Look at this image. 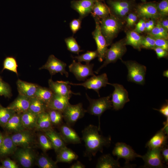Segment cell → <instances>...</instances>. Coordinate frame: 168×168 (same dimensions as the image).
I'll list each match as a JSON object with an SVG mask.
<instances>
[{
    "label": "cell",
    "mask_w": 168,
    "mask_h": 168,
    "mask_svg": "<svg viewBox=\"0 0 168 168\" xmlns=\"http://www.w3.org/2000/svg\"><path fill=\"white\" fill-rule=\"evenodd\" d=\"M100 131L98 127L90 124L82 131V139L86 148L84 156L90 161L98 152L102 153L104 147H109L111 144V137H104L100 134Z\"/></svg>",
    "instance_id": "1"
},
{
    "label": "cell",
    "mask_w": 168,
    "mask_h": 168,
    "mask_svg": "<svg viewBox=\"0 0 168 168\" xmlns=\"http://www.w3.org/2000/svg\"><path fill=\"white\" fill-rule=\"evenodd\" d=\"M100 22L101 32L109 46L122 29V22L119 18L111 13L101 19Z\"/></svg>",
    "instance_id": "2"
},
{
    "label": "cell",
    "mask_w": 168,
    "mask_h": 168,
    "mask_svg": "<svg viewBox=\"0 0 168 168\" xmlns=\"http://www.w3.org/2000/svg\"><path fill=\"white\" fill-rule=\"evenodd\" d=\"M121 60L127 68L128 81L138 84L144 85L145 81L146 67L135 61Z\"/></svg>",
    "instance_id": "3"
},
{
    "label": "cell",
    "mask_w": 168,
    "mask_h": 168,
    "mask_svg": "<svg viewBox=\"0 0 168 168\" xmlns=\"http://www.w3.org/2000/svg\"><path fill=\"white\" fill-rule=\"evenodd\" d=\"M86 98L89 103L86 112L91 115L97 116L98 117L99 124L98 128L100 130V117L103 113L107 110L112 108L110 99L111 95L95 99L90 98L86 93Z\"/></svg>",
    "instance_id": "4"
},
{
    "label": "cell",
    "mask_w": 168,
    "mask_h": 168,
    "mask_svg": "<svg viewBox=\"0 0 168 168\" xmlns=\"http://www.w3.org/2000/svg\"><path fill=\"white\" fill-rule=\"evenodd\" d=\"M126 45L125 39L121 40L112 44L106 51L103 63L94 72L98 74L101 69L109 64L114 63L118 59H122V58L127 50Z\"/></svg>",
    "instance_id": "5"
},
{
    "label": "cell",
    "mask_w": 168,
    "mask_h": 168,
    "mask_svg": "<svg viewBox=\"0 0 168 168\" xmlns=\"http://www.w3.org/2000/svg\"><path fill=\"white\" fill-rule=\"evenodd\" d=\"M86 112V110L83 108L82 103H80L74 105L69 103L62 113L66 124L72 126L83 118Z\"/></svg>",
    "instance_id": "6"
},
{
    "label": "cell",
    "mask_w": 168,
    "mask_h": 168,
    "mask_svg": "<svg viewBox=\"0 0 168 168\" xmlns=\"http://www.w3.org/2000/svg\"><path fill=\"white\" fill-rule=\"evenodd\" d=\"M114 87L111 95L112 108L118 110L122 109L125 104L130 101L127 91L121 85L118 83H108Z\"/></svg>",
    "instance_id": "7"
},
{
    "label": "cell",
    "mask_w": 168,
    "mask_h": 168,
    "mask_svg": "<svg viewBox=\"0 0 168 168\" xmlns=\"http://www.w3.org/2000/svg\"><path fill=\"white\" fill-rule=\"evenodd\" d=\"M93 18L96 26L95 30L92 33V35L96 44L98 60L101 62L105 59L108 45L100 30V19L95 17Z\"/></svg>",
    "instance_id": "8"
},
{
    "label": "cell",
    "mask_w": 168,
    "mask_h": 168,
    "mask_svg": "<svg viewBox=\"0 0 168 168\" xmlns=\"http://www.w3.org/2000/svg\"><path fill=\"white\" fill-rule=\"evenodd\" d=\"M68 84L76 86H81L86 89H92L96 91L100 96L99 91L102 87H105L108 83V80L107 74L103 73L100 75L92 76L90 78L81 83H73L68 81H66Z\"/></svg>",
    "instance_id": "9"
},
{
    "label": "cell",
    "mask_w": 168,
    "mask_h": 168,
    "mask_svg": "<svg viewBox=\"0 0 168 168\" xmlns=\"http://www.w3.org/2000/svg\"><path fill=\"white\" fill-rule=\"evenodd\" d=\"M94 65L93 63L82 64L73 60L68 68L70 72L74 74L77 80L84 81L89 76L95 75L93 71Z\"/></svg>",
    "instance_id": "10"
},
{
    "label": "cell",
    "mask_w": 168,
    "mask_h": 168,
    "mask_svg": "<svg viewBox=\"0 0 168 168\" xmlns=\"http://www.w3.org/2000/svg\"><path fill=\"white\" fill-rule=\"evenodd\" d=\"M161 149L156 148L149 149L143 156L140 158L144 162V167L146 168H165L166 166L163 164L161 153Z\"/></svg>",
    "instance_id": "11"
},
{
    "label": "cell",
    "mask_w": 168,
    "mask_h": 168,
    "mask_svg": "<svg viewBox=\"0 0 168 168\" xmlns=\"http://www.w3.org/2000/svg\"><path fill=\"white\" fill-rule=\"evenodd\" d=\"M114 156L117 157V160L122 158L125 160V164L128 165L130 161L135 159L136 157H140L141 155L136 153L130 146L123 142H117L113 150Z\"/></svg>",
    "instance_id": "12"
},
{
    "label": "cell",
    "mask_w": 168,
    "mask_h": 168,
    "mask_svg": "<svg viewBox=\"0 0 168 168\" xmlns=\"http://www.w3.org/2000/svg\"><path fill=\"white\" fill-rule=\"evenodd\" d=\"M157 3L154 2H142L136 6V13L138 16L142 18L157 19L159 18Z\"/></svg>",
    "instance_id": "13"
},
{
    "label": "cell",
    "mask_w": 168,
    "mask_h": 168,
    "mask_svg": "<svg viewBox=\"0 0 168 168\" xmlns=\"http://www.w3.org/2000/svg\"><path fill=\"white\" fill-rule=\"evenodd\" d=\"M66 66L65 63L51 54L49 56L46 63L40 69L48 70L51 76L60 73L62 75L65 74L66 77H68V73L65 69Z\"/></svg>",
    "instance_id": "14"
},
{
    "label": "cell",
    "mask_w": 168,
    "mask_h": 168,
    "mask_svg": "<svg viewBox=\"0 0 168 168\" xmlns=\"http://www.w3.org/2000/svg\"><path fill=\"white\" fill-rule=\"evenodd\" d=\"M14 154L17 160L24 168L31 167L35 160V155L30 147L17 149Z\"/></svg>",
    "instance_id": "15"
},
{
    "label": "cell",
    "mask_w": 168,
    "mask_h": 168,
    "mask_svg": "<svg viewBox=\"0 0 168 168\" xmlns=\"http://www.w3.org/2000/svg\"><path fill=\"white\" fill-rule=\"evenodd\" d=\"M11 136L13 142L17 147H30L34 141L33 135L27 129L15 133Z\"/></svg>",
    "instance_id": "16"
},
{
    "label": "cell",
    "mask_w": 168,
    "mask_h": 168,
    "mask_svg": "<svg viewBox=\"0 0 168 168\" xmlns=\"http://www.w3.org/2000/svg\"><path fill=\"white\" fill-rule=\"evenodd\" d=\"M96 0H78L71 1V7L78 13L79 17L83 19L91 13Z\"/></svg>",
    "instance_id": "17"
},
{
    "label": "cell",
    "mask_w": 168,
    "mask_h": 168,
    "mask_svg": "<svg viewBox=\"0 0 168 168\" xmlns=\"http://www.w3.org/2000/svg\"><path fill=\"white\" fill-rule=\"evenodd\" d=\"M49 88L54 93L71 98L72 94L80 95L79 93H75L71 90L70 85L66 81H54L51 79L49 80Z\"/></svg>",
    "instance_id": "18"
},
{
    "label": "cell",
    "mask_w": 168,
    "mask_h": 168,
    "mask_svg": "<svg viewBox=\"0 0 168 168\" xmlns=\"http://www.w3.org/2000/svg\"><path fill=\"white\" fill-rule=\"evenodd\" d=\"M60 133L66 144L81 143V139L71 126L66 124H62L59 128Z\"/></svg>",
    "instance_id": "19"
},
{
    "label": "cell",
    "mask_w": 168,
    "mask_h": 168,
    "mask_svg": "<svg viewBox=\"0 0 168 168\" xmlns=\"http://www.w3.org/2000/svg\"><path fill=\"white\" fill-rule=\"evenodd\" d=\"M30 98L19 95L7 107L16 113L22 114L28 110Z\"/></svg>",
    "instance_id": "20"
},
{
    "label": "cell",
    "mask_w": 168,
    "mask_h": 168,
    "mask_svg": "<svg viewBox=\"0 0 168 168\" xmlns=\"http://www.w3.org/2000/svg\"><path fill=\"white\" fill-rule=\"evenodd\" d=\"M70 98L54 93L52 99L46 106L47 109L54 110L63 113L70 103L69 100Z\"/></svg>",
    "instance_id": "21"
},
{
    "label": "cell",
    "mask_w": 168,
    "mask_h": 168,
    "mask_svg": "<svg viewBox=\"0 0 168 168\" xmlns=\"http://www.w3.org/2000/svg\"><path fill=\"white\" fill-rule=\"evenodd\" d=\"M167 137L163 129L157 132L147 142L146 147L148 149H162L166 146Z\"/></svg>",
    "instance_id": "22"
},
{
    "label": "cell",
    "mask_w": 168,
    "mask_h": 168,
    "mask_svg": "<svg viewBox=\"0 0 168 168\" xmlns=\"http://www.w3.org/2000/svg\"><path fill=\"white\" fill-rule=\"evenodd\" d=\"M16 85L19 95L30 98L35 97L39 86L35 84L28 82L20 79H18L17 81Z\"/></svg>",
    "instance_id": "23"
},
{
    "label": "cell",
    "mask_w": 168,
    "mask_h": 168,
    "mask_svg": "<svg viewBox=\"0 0 168 168\" xmlns=\"http://www.w3.org/2000/svg\"><path fill=\"white\" fill-rule=\"evenodd\" d=\"M17 146L13 142L11 136L8 134L3 135L2 143L0 147V158L14 154Z\"/></svg>",
    "instance_id": "24"
},
{
    "label": "cell",
    "mask_w": 168,
    "mask_h": 168,
    "mask_svg": "<svg viewBox=\"0 0 168 168\" xmlns=\"http://www.w3.org/2000/svg\"><path fill=\"white\" fill-rule=\"evenodd\" d=\"M21 114L16 113L3 128L10 133H15L26 129L21 122Z\"/></svg>",
    "instance_id": "25"
},
{
    "label": "cell",
    "mask_w": 168,
    "mask_h": 168,
    "mask_svg": "<svg viewBox=\"0 0 168 168\" xmlns=\"http://www.w3.org/2000/svg\"><path fill=\"white\" fill-rule=\"evenodd\" d=\"M44 132L50 141L53 148L56 153L61 149L66 146V144L60 133L56 132L53 128Z\"/></svg>",
    "instance_id": "26"
},
{
    "label": "cell",
    "mask_w": 168,
    "mask_h": 168,
    "mask_svg": "<svg viewBox=\"0 0 168 168\" xmlns=\"http://www.w3.org/2000/svg\"><path fill=\"white\" fill-rule=\"evenodd\" d=\"M111 13L109 6L103 0H96L95 1L91 13L93 17L102 19L108 16Z\"/></svg>",
    "instance_id": "27"
},
{
    "label": "cell",
    "mask_w": 168,
    "mask_h": 168,
    "mask_svg": "<svg viewBox=\"0 0 168 168\" xmlns=\"http://www.w3.org/2000/svg\"><path fill=\"white\" fill-rule=\"evenodd\" d=\"M56 162L71 163L77 160L78 157L77 155L66 146L61 149L57 153Z\"/></svg>",
    "instance_id": "28"
},
{
    "label": "cell",
    "mask_w": 168,
    "mask_h": 168,
    "mask_svg": "<svg viewBox=\"0 0 168 168\" xmlns=\"http://www.w3.org/2000/svg\"><path fill=\"white\" fill-rule=\"evenodd\" d=\"M96 168H115L121 167L118 160H115L110 154L101 156L98 160Z\"/></svg>",
    "instance_id": "29"
},
{
    "label": "cell",
    "mask_w": 168,
    "mask_h": 168,
    "mask_svg": "<svg viewBox=\"0 0 168 168\" xmlns=\"http://www.w3.org/2000/svg\"><path fill=\"white\" fill-rule=\"evenodd\" d=\"M52 126L49 114L46 111L37 115L35 129L44 132L52 128Z\"/></svg>",
    "instance_id": "30"
},
{
    "label": "cell",
    "mask_w": 168,
    "mask_h": 168,
    "mask_svg": "<svg viewBox=\"0 0 168 168\" xmlns=\"http://www.w3.org/2000/svg\"><path fill=\"white\" fill-rule=\"evenodd\" d=\"M143 36L134 30L129 31L126 33L125 44L130 45L134 48L140 51L141 49V43Z\"/></svg>",
    "instance_id": "31"
},
{
    "label": "cell",
    "mask_w": 168,
    "mask_h": 168,
    "mask_svg": "<svg viewBox=\"0 0 168 168\" xmlns=\"http://www.w3.org/2000/svg\"><path fill=\"white\" fill-rule=\"evenodd\" d=\"M37 115L28 110L21 114L22 124L26 129L35 128Z\"/></svg>",
    "instance_id": "32"
},
{
    "label": "cell",
    "mask_w": 168,
    "mask_h": 168,
    "mask_svg": "<svg viewBox=\"0 0 168 168\" xmlns=\"http://www.w3.org/2000/svg\"><path fill=\"white\" fill-rule=\"evenodd\" d=\"M111 12L125 7H135L133 0H108Z\"/></svg>",
    "instance_id": "33"
},
{
    "label": "cell",
    "mask_w": 168,
    "mask_h": 168,
    "mask_svg": "<svg viewBox=\"0 0 168 168\" xmlns=\"http://www.w3.org/2000/svg\"><path fill=\"white\" fill-rule=\"evenodd\" d=\"M54 93L49 88L39 86L35 97L39 99L47 106L52 99Z\"/></svg>",
    "instance_id": "34"
},
{
    "label": "cell",
    "mask_w": 168,
    "mask_h": 168,
    "mask_svg": "<svg viewBox=\"0 0 168 168\" xmlns=\"http://www.w3.org/2000/svg\"><path fill=\"white\" fill-rule=\"evenodd\" d=\"M46 109V105L43 102L35 97L30 98L29 111L38 115Z\"/></svg>",
    "instance_id": "35"
},
{
    "label": "cell",
    "mask_w": 168,
    "mask_h": 168,
    "mask_svg": "<svg viewBox=\"0 0 168 168\" xmlns=\"http://www.w3.org/2000/svg\"><path fill=\"white\" fill-rule=\"evenodd\" d=\"M168 31L158 21L156 26L149 32V35L155 39L162 38L167 40Z\"/></svg>",
    "instance_id": "36"
},
{
    "label": "cell",
    "mask_w": 168,
    "mask_h": 168,
    "mask_svg": "<svg viewBox=\"0 0 168 168\" xmlns=\"http://www.w3.org/2000/svg\"><path fill=\"white\" fill-rule=\"evenodd\" d=\"M37 165L40 168H57V163L47 156L42 155L37 159Z\"/></svg>",
    "instance_id": "37"
},
{
    "label": "cell",
    "mask_w": 168,
    "mask_h": 168,
    "mask_svg": "<svg viewBox=\"0 0 168 168\" xmlns=\"http://www.w3.org/2000/svg\"><path fill=\"white\" fill-rule=\"evenodd\" d=\"M16 113L7 107H4L0 104V126L3 127L10 119Z\"/></svg>",
    "instance_id": "38"
},
{
    "label": "cell",
    "mask_w": 168,
    "mask_h": 168,
    "mask_svg": "<svg viewBox=\"0 0 168 168\" xmlns=\"http://www.w3.org/2000/svg\"><path fill=\"white\" fill-rule=\"evenodd\" d=\"M67 49L70 52L78 55L83 50L80 49V47L75 38L73 36L66 38L64 40Z\"/></svg>",
    "instance_id": "39"
},
{
    "label": "cell",
    "mask_w": 168,
    "mask_h": 168,
    "mask_svg": "<svg viewBox=\"0 0 168 168\" xmlns=\"http://www.w3.org/2000/svg\"><path fill=\"white\" fill-rule=\"evenodd\" d=\"M46 111L49 114L53 125H58L62 124L63 118L62 112L57 110L50 109H47Z\"/></svg>",
    "instance_id": "40"
},
{
    "label": "cell",
    "mask_w": 168,
    "mask_h": 168,
    "mask_svg": "<svg viewBox=\"0 0 168 168\" xmlns=\"http://www.w3.org/2000/svg\"><path fill=\"white\" fill-rule=\"evenodd\" d=\"M98 57V54L96 50L88 51L84 54L72 57L77 59L78 62H85L86 64H89L91 60Z\"/></svg>",
    "instance_id": "41"
},
{
    "label": "cell",
    "mask_w": 168,
    "mask_h": 168,
    "mask_svg": "<svg viewBox=\"0 0 168 168\" xmlns=\"http://www.w3.org/2000/svg\"><path fill=\"white\" fill-rule=\"evenodd\" d=\"M17 65L15 58L12 57H8L4 59L3 70L7 69L14 72L18 75Z\"/></svg>",
    "instance_id": "42"
},
{
    "label": "cell",
    "mask_w": 168,
    "mask_h": 168,
    "mask_svg": "<svg viewBox=\"0 0 168 168\" xmlns=\"http://www.w3.org/2000/svg\"><path fill=\"white\" fill-rule=\"evenodd\" d=\"M39 141L40 147L44 151L53 149L50 141L44 133L39 135Z\"/></svg>",
    "instance_id": "43"
},
{
    "label": "cell",
    "mask_w": 168,
    "mask_h": 168,
    "mask_svg": "<svg viewBox=\"0 0 168 168\" xmlns=\"http://www.w3.org/2000/svg\"><path fill=\"white\" fill-rule=\"evenodd\" d=\"M155 47V38L149 34L143 37L141 43V48L153 49Z\"/></svg>",
    "instance_id": "44"
},
{
    "label": "cell",
    "mask_w": 168,
    "mask_h": 168,
    "mask_svg": "<svg viewBox=\"0 0 168 168\" xmlns=\"http://www.w3.org/2000/svg\"><path fill=\"white\" fill-rule=\"evenodd\" d=\"M158 12L160 17H164L168 15V0H162L157 4Z\"/></svg>",
    "instance_id": "45"
},
{
    "label": "cell",
    "mask_w": 168,
    "mask_h": 168,
    "mask_svg": "<svg viewBox=\"0 0 168 168\" xmlns=\"http://www.w3.org/2000/svg\"><path fill=\"white\" fill-rule=\"evenodd\" d=\"M11 95V91L9 85L2 80L0 81V96L9 97Z\"/></svg>",
    "instance_id": "46"
},
{
    "label": "cell",
    "mask_w": 168,
    "mask_h": 168,
    "mask_svg": "<svg viewBox=\"0 0 168 168\" xmlns=\"http://www.w3.org/2000/svg\"><path fill=\"white\" fill-rule=\"evenodd\" d=\"M82 19L78 18L72 20L69 23L70 29L73 34H75L81 28Z\"/></svg>",
    "instance_id": "47"
},
{
    "label": "cell",
    "mask_w": 168,
    "mask_h": 168,
    "mask_svg": "<svg viewBox=\"0 0 168 168\" xmlns=\"http://www.w3.org/2000/svg\"><path fill=\"white\" fill-rule=\"evenodd\" d=\"M138 19V16L136 13L131 12L126 18V26L132 27L136 24Z\"/></svg>",
    "instance_id": "48"
},
{
    "label": "cell",
    "mask_w": 168,
    "mask_h": 168,
    "mask_svg": "<svg viewBox=\"0 0 168 168\" xmlns=\"http://www.w3.org/2000/svg\"><path fill=\"white\" fill-rule=\"evenodd\" d=\"M1 168H18L19 167L16 163L10 158H7L1 161Z\"/></svg>",
    "instance_id": "49"
},
{
    "label": "cell",
    "mask_w": 168,
    "mask_h": 168,
    "mask_svg": "<svg viewBox=\"0 0 168 168\" xmlns=\"http://www.w3.org/2000/svg\"><path fill=\"white\" fill-rule=\"evenodd\" d=\"M155 47L161 48L168 51V41L167 39L164 38L155 39Z\"/></svg>",
    "instance_id": "50"
},
{
    "label": "cell",
    "mask_w": 168,
    "mask_h": 168,
    "mask_svg": "<svg viewBox=\"0 0 168 168\" xmlns=\"http://www.w3.org/2000/svg\"><path fill=\"white\" fill-rule=\"evenodd\" d=\"M145 22L146 21L143 19H140L136 24L135 29L133 30L138 34L143 32L145 29Z\"/></svg>",
    "instance_id": "51"
},
{
    "label": "cell",
    "mask_w": 168,
    "mask_h": 168,
    "mask_svg": "<svg viewBox=\"0 0 168 168\" xmlns=\"http://www.w3.org/2000/svg\"><path fill=\"white\" fill-rule=\"evenodd\" d=\"M153 49L155 51L158 58H166L168 56V52L166 50L160 47H155Z\"/></svg>",
    "instance_id": "52"
},
{
    "label": "cell",
    "mask_w": 168,
    "mask_h": 168,
    "mask_svg": "<svg viewBox=\"0 0 168 168\" xmlns=\"http://www.w3.org/2000/svg\"><path fill=\"white\" fill-rule=\"evenodd\" d=\"M167 102L163 105L161 108L159 109H153L154 110H157L165 117L166 119H168V103Z\"/></svg>",
    "instance_id": "53"
},
{
    "label": "cell",
    "mask_w": 168,
    "mask_h": 168,
    "mask_svg": "<svg viewBox=\"0 0 168 168\" xmlns=\"http://www.w3.org/2000/svg\"><path fill=\"white\" fill-rule=\"evenodd\" d=\"M167 146L161 149V153L162 157L163 163H166L168 164V148Z\"/></svg>",
    "instance_id": "54"
},
{
    "label": "cell",
    "mask_w": 168,
    "mask_h": 168,
    "mask_svg": "<svg viewBox=\"0 0 168 168\" xmlns=\"http://www.w3.org/2000/svg\"><path fill=\"white\" fill-rule=\"evenodd\" d=\"M158 21L160 25L168 31V20L167 18L159 20Z\"/></svg>",
    "instance_id": "55"
},
{
    "label": "cell",
    "mask_w": 168,
    "mask_h": 168,
    "mask_svg": "<svg viewBox=\"0 0 168 168\" xmlns=\"http://www.w3.org/2000/svg\"><path fill=\"white\" fill-rule=\"evenodd\" d=\"M85 166L79 161H77L76 162L71 165L70 168H85Z\"/></svg>",
    "instance_id": "56"
},
{
    "label": "cell",
    "mask_w": 168,
    "mask_h": 168,
    "mask_svg": "<svg viewBox=\"0 0 168 168\" xmlns=\"http://www.w3.org/2000/svg\"><path fill=\"white\" fill-rule=\"evenodd\" d=\"M168 119H166V121L164 122L163 123L164 126L163 128H162L163 131L165 133V134L167 135H168Z\"/></svg>",
    "instance_id": "57"
},
{
    "label": "cell",
    "mask_w": 168,
    "mask_h": 168,
    "mask_svg": "<svg viewBox=\"0 0 168 168\" xmlns=\"http://www.w3.org/2000/svg\"><path fill=\"white\" fill-rule=\"evenodd\" d=\"M145 24L146 26L145 30L146 31L149 32L152 29L147 21H146Z\"/></svg>",
    "instance_id": "58"
},
{
    "label": "cell",
    "mask_w": 168,
    "mask_h": 168,
    "mask_svg": "<svg viewBox=\"0 0 168 168\" xmlns=\"http://www.w3.org/2000/svg\"><path fill=\"white\" fill-rule=\"evenodd\" d=\"M147 21L148 22L150 26L152 29L155 26V23L154 21V19H151V20H149Z\"/></svg>",
    "instance_id": "59"
},
{
    "label": "cell",
    "mask_w": 168,
    "mask_h": 168,
    "mask_svg": "<svg viewBox=\"0 0 168 168\" xmlns=\"http://www.w3.org/2000/svg\"><path fill=\"white\" fill-rule=\"evenodd\" d=\"M3 138V135L2 133L0 131V147L2 143Z\"/></svg>",
    "instance_id": "60"
},
{
    "label": "cell",
    "mask_w": 168,
    "mask_h": 168,
    "mask_svg": "<svg viewBox=\"0 0 168 168\" xmlns=\"http://www.w3.org/2000/svg\"><path fill=\"white\" fill-rule=\"evenodd\" d=\"M163 76L166 77H168V70L164 71L163 73Z\"/></svg>",
    "instance_id": "61"
},
{
    "label": "cell",
    "mask_w": 168,
    "mask_h": 168,
    "mask_svg": "<svg viewBox=\"0 0 168 168\" xmlns=\"http://www.w3.org/2000/svg\"><path fill=\"white\" fill-rule=\"evenodd\" d=\"M142 2H146V0H140Z\"/></svg>",
    "instance_id": "62"
},
{
    "label": "cell",
    "mask_w": 168,
    "mask_h": 168,
    "mask_svg": "<svg viewBox=\"0 0 168 168\" xmlns=\"http://www.w3.org/2000/svg\"><path fill=\"white\" fill-rule=\"evenodd\" d=\"M2 80V78H1V77H0V81Z\"/></svg>",
    "instance_id": "63"
},
{
    "label": "cell",
    "mask_w": 168,
    "mask_h": 168,
    "mask_svg": "<svg viewBox=\"0 0 168 168\" xmlns=\"http://www.w3.org/2000/svg\"></svg>",
    "instance_id": "64"
}]
</instances>
